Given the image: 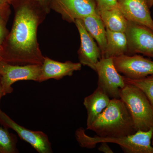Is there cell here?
<instances>
[{
	"label": "cell",
	"mask_w": 153,
	"mask_h": 153,
	"mask_svg": "<svg viewBox=\"0 0 153 153\" xmlns=\"http://www.w3.org/2000/svg\"><path fill=\"white\" fill-rule=\"evenodd\" d=\"M15 16L0 50L1 60L13 65H42V55L37 38L39 25L49 12L35 0H12Z\"/></svg>",
	"instance_id": "1"
},
{
	"label": "cell",
	"mask_w": 153,
	"mask_h": 153,
	"mask_svg": "<svg viewBox=\"0 0 153 153\" xmlns=\"http://www.w3.org/2000/svg\"><path fill=\"white\" fill-rule=\"evenodd\" d=\"M102 138H118L136 132L131 115L120 98L111 99L109 104L99 116L86 128Z\"/></svg>",
	"instance_id": "2"
},
{
	"label": "cell",
	"mask_w": 153,
	"mask_h": 153,
	"mask_svg": "<svg viewBox=\"0 0 153 153\" xmlns=\"http://www.w3.org/2000/svg\"><path fill=\"white\" fill-rule=\"evenodd\" d=\"M153 128L148 131L138 130L130 135L118 138H102L97 135H87L82 127L75 131L76 141L80 147L92 149L102 142L113 143L118 145L126 153H153L152 140Z\"/></svg>",
	"instance_id": "3"
},
{
	"label": "cell",
	"mask_w": 153,
	"mask_h": 153,
	"mask_svg": "<svg viewBox=\"0 0 153 153\" xmlns=\"http://www.w3.org/2000/svg\"><path fill=\"white\" fill-rule=\"evenodd\" d=\"M120 98L127 108L136 131L153 128V107L142 91L126 83L120 91Z\"/></svg>",
	"instance_id": "4"
},
{
	"label": "cell",
	"mask_w": 153,
	"mask_h": 153,
	"mask_svg": "<svg viewBox=\"0 0 153 153\" xmlns=\"http://www.w3.org/2000/svg\"><path fill=\"white\" fill-rule=\"evenodd\" d=\"M41 65H13L0 61V76L4 95L13 91L12 85L21 80H33L39 82Z\"/></svg>",
	"instance_id": "5"
},
{
	"label": "cell",
	"mask_w": 153,
	"mask_h": 153,
	"mask_svg": "<svg viewBox=\"0 0 153 153\" xmlns=\"http://www.w3.org/2000/svg\"><path fill=\"white\" fill-rule=\"evenodd\" d=\"M98 74L97 87L110 98L119 99L120 91L126 85L124 76H122L116 68L113 58H102L96 66Z\"/></svg>",
	"instance_id": "6"
},
{
	"label": "cell",
	"mask_w": 153,
	"mask_h": 153,
	"mask_svg": "<svg viewBox=\"0 0 153 153\" xmlns=\"http://www.w3.org/2000/svg\"><path fill=\"white\" fill-rule=\"evenodd\" d=\"M50 8L69 23L98 13L95 0H51Z\"/></svg>",
	"instance_id": "7"
},
{
	"label": "cell",
	"mask_w": 153,
	"mask_h": 153,
	"mask_svg": "<svg viewBox=\"0 0 153 153\" xmlns=\"http://www.w3.org/2000/svg\"><path fill=\"white\" fill-rule=\"evenodd\" d=\"M125 33L128 46V55L140 54L153 58L152 30L128 21Z\"/></svg>",
	"instance_id": "8"
},
{
	"label": "cell",
	"mask_w": 153,
	"mask_h": 153,
	"mask_svg": "<svg viewBox=\"0 0 153 153\" xmlns=\"http://www.w3.org/2000/svg\"><path fill=\"white\" fill-rule=\"evenodd\" d=\"M116 68L127 78L137 79L153 75V61L140 55H123L113 58Z\"/></svg>",
	"instance_id": "9"
},
{
	"label": "cell",
	"mask_w": 153,
	"mask_h": 153,
	"mask_svg": "<svg viewBox=\"0 0 153 153\" xmlns=\"http://www.w3.org/2000/svg\"><path fill=\"white\" fill-rule=\"evenodd\" d=\"M0 124L13 130L21 139L30 144L38 153L53 152L49 138L43 132L30 130L19 125L2 111L0 114Z\"/></svg>",
	"instance_id": "10"
},
{
	"label": "cell",
	"mask_w": 153,
	"mask_h": 153,
	"mask_svg": "<svg viewBox=\"0 0 153 153\" xmlns=\"http://www.w3.org/2000/svg\"><path fill=\"white\" fill-rule=\"evenodd\" d=\"M74 23L80 37V47L77 51L79 62L82 65L89 67L95 71L97 64L102 58L100 49L86 30L82 20L76 19Z\"/></svg>",
	"instance_id": "11"
},
{
	"label": "cell",
	"mask_w": 153,
	"mask_h": 153,
	"mask_svg": "<svg viewBox=\"0 0 153 153\" xmlns=\"http://www.w3.org/2000/svg\"><path fill=\"white\" fill-rule=\"evenodd\" d=\"M117 4L128 21L143 25L153 31L149 0H117Z\"/></svg>",
	"instance_id": "12"
},
{
	"label": "cell",
	"mask_w": 153,
	"mask_h": 153,
	"mask_svg": "<svg viewBox=\"0 0 153 153\" xmlns=\"http://www.w3.org/2000/svg\"><path fill=\"white\" fill-rule=\"evenodd\" d=\"M82 68V64L70 61L59 62L44 57L41 65V74L39 82L49 79L59 80L66 76H71L75 71H79Z\"/></svg>",
	"instance_id": "13"
},
{
	"label": "cell",
	"mask_w": 153,
	"mask_h": 153,
	"mask_svg": "<svg viewBox=\"0 0 153 153\" xmlns=\"http://www.w3.org/2000/svg\"><path fill=\"white\" fill-rule=\"evenodd\" d=\"M110 98L97 87L93 93L85 97L83 105L87 111V127L90 126L107 107Z\"/></svg>",
	"instance_id": "14"
},
{
	"label": "cell",
	"mask_w": 153,
	"mask_h": 153,
	"mask_svg": "<svg viewBox=\"0 0 153 153\" xmlns=\"http://www.w3.org/2000/svg\"><path fill=\"white\" fill-rule=\"evenodd\" d=\"M81 20L88 32L96 41L102 58L106 48V31L99 14H92Z\"/></svg>",
	"instance_id": "15"
},
{
	"label": "cell",
	"mask_w": 153,
	"mask_h": 153,
	"mask_svg": "<svg viewBox=\"0 0 153 153\" xmlns=\"http://www.w3.org/2000/svg\"><path fill=\"white\" fill-rule=\"evenodd\" d=\"M106 46L102 58L118 57L128 53L127 38L125 33L113 32L106 29Z\"/></svg>",
	"instance_id": "16"
},
{
	"label": "cell",
	"mask_w": 153,
	"mask_h": 153,
	"mask_svg": "<svg viewBox=\"0 0 153 153\" xmlns=\"http://www.w3.org/2000/svg\"><path fill=\"white\" fill-rule=\"evenodd\" d=\"M98 13L106 29L113 32L125 33L128 21L118 7Z\"/></svg>",
	"instance_id": "17"
},
{
	"label": "cell",
	"mask_w": 153,
	"mask_h": 153,
	"mask_svg": "<svg viewBox=\"0 0 153 153\" xmlns=\"http://www.w3.org/2000/svg\"><path fill=\"white\" fill-rule=\"evenodd\" d=\"M7 128L4 126L0 127V153H18L17 137L10 133Z\"/></svg>",
	"instance_id": "18"
},
{
	"label": "cell",
	"mask_w": 153,
	"mask_h": 153,
	"mask_svg": "<svg viewBox=\"0 0 153 153\" xmlns=\"http://www.w3.org/2000/svg\"><path fill=\"white\" fill-rule=\"evenodd\" d=\"M124 77L126 83L135 85L142 91L153 107V75L137 79Z\"/></svg>",
	"instance_id": "19"
},
{
	"label": "cell",
	"mask_w": 153,
	"mask_h": 153,
	"mask_svg": "<svg viewBox=\"0 0 153 153\" xmlns=\"http://www.w3.org/2000/svg\"><path fill=\"white\" fill-rule=\"evenodd\" d=\"M9 16L0 14V48L2 46L9 32L7 28V23Z\"/></svg>",
	"instance_id": "20"
},
{
	"label": "cell",
	"mask_w": 153,
	"mask_h": 153,
	"mask_svg": "<svg viewBox=\"0 0 153 153\" xmlns=\"http://www.w3.org/2000/svg\"><path fill=\"white\" fill-rule=\"evenodd\" d=\"M98 12L118 7L117 0H95Z\"/></svg>",
	"instance_id": "21"
},
{
	"label": "cell",
	"mask_w": 153,
	"mask_h": 153,
	"mask_svg": "<svg viewBox=\"0 0 153 153\" xmlns=\"http://www.w3.org/2000/svg\"><path fill=\"white\" fill-rule=\"evenodd\" d=\"M10 5L4 0H0V14L10 17L11 13Z\"/></svg>",
	"instance_id": "22"
},
{
	"label": "cell",
	"mask_w": 153,
	"mask_h": 153,
	"mask_svg": "<svg viewBox=\"0 0 153 153\" xmlns=\"http://www.w3.org/2000/svg\"><path fill=\"white\" fill-rule=\"evenodd\" d=\"M100 143V146L99 147L98 149V150L100 152L104 153H114L113 151L108 145L107 143L102 142Z\"/></svg>",
	"instance_id": "23"
},
{
	"label": "cell",
	"mask_w": 153,
	"mask_h": 153,
	"mask_svg": "<svg viewBox=\"0 0 153 153\" xmlns=\"http://www.w3.org/2000/svg\"><path fill=\"white\" fill-rule=\"evenodd\" d=\"M48 12H50V3L51 0H35Z\"/></svg>",
	"instance_id": "24"
},
{
	"label": "cell",
	"mask_w": 153,
	"mask_h": 153,
	"mask_svg": "<svg viewBox=\"0 0 153 153\" xmlns=\"http://www.w3.org/2000/svg\"><path fill=\"white\" fill-rule=\"evenodd\" d=\"M4 96V94H3L2 86L1 82V76H0V101H1V98L2 97ZM2 111L0 108V114L1 112Z\"/></svg>",
	"instance_id": "25"
},
{
	"label": "cell",
	"mask_w": 153,
	"mask_h": 153,
	"mask_svg": "<svg viewBox=\"0 0 153 153\" xmlns=\"http://www.w3.org/2000/svg\"><path fill=\"white\" fill-rule=\"evenodd\" d=\"M149 5L150 8H152L153 6V0H149Z\"/></svg>",
	"instance_id": "26"
},
{
	"label": "cell",
	"mask_w": 153,
	"mask_h": 153,
	"mask_svg": "<svg viewBox=\"0 0 153 153\" xmlns=\"http://www.w3.org/2000/svg\"><path fill=\"white\" fill-rule=\"evenodd\" d=\"M4 1H5L6 2L8 3V4L10 5L11 1L12 0H4Z\"/></svg>",
	"instance_id": "27"
},
{
	"label": "cell",
	"mask_w": 153,
	"mask_h": 153,
	"mask_svg": "<svg viewBox=\"0 0 153 153\" xmlns=\"http://www.w3.org/2000/svg\"><path fill=\"white\" fill-rule=\"evenodd\" d=\"M152 146H153V133L152 137Z\"/></svg>",
	"instance_id": "28"
},
{
	"label": "cell",
	"mask_w": 153,
	"mask_h": 153,
	"mask_svg": "<svg viewBox=\"0 0 153 153\" xmlns=\"http://www.w3.org/2000/svg\"><path fill=\"white\" fill-rule=\"evenodd\" d=\"M0 50H1V48H0ZM1 56H0V61H1Z\"/></svg>",
	"instance_id": "29"
}]
</instances>
